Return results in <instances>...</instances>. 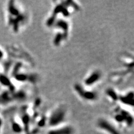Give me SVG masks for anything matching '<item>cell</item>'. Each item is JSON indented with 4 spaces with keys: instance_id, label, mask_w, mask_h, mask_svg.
Here are the masks:
<instances>
[{
    "instance_id": "6da1fadb",
    "label": "cell",
    "mask_w": 134,
    "mask_h": 134,
    "mask_svg": "<svg viewBox=\"0 0 134 134\" xmlns=\"http://www.w3.org/2000/svg\"><path fill=\"white\" fill-rule=\"evenodd\" d=\"M5 23L8 29L13 34L20 32L26 20V15L19 2H6L3 7Z\"/></svg>"
},
{
    "instance_id": "7a4b0ae2",
    "label": "cell",
    "mask_w": 134,
    "mask_h": 134,
    "mask_svg": "<svg viewBox=\"0 0 134 134\" xmlns=\"http://www.w3.org/2000/svg\"><path fill=\"white\" fill-rule=\"evenodd\" d=\"M67 112L63 107H58L55 109L49 116L48 124L52 128H57L64 122L66 117Z\"/></svg>"
},
{
    "instance_id": "3957f363",
    "label": "cell",
    "mask_w": 134,
    "mask_h": 134,
    "mask_svg": "<svg viewBox=\"0 0 134 134\" xmlns=\"http://www.w3.org/2000/svg\"><path fill=\"white\" fill-rule=\"evenodd\" d=\"M97 126L109 134H121L117 128L107 120L101 118L98 121Z\"/></svg>"
},
{
    "instance_id": "277c9868",
    "label": "cell",
    "mask_w": 134,
    "mask_h": 134,
    "mask_svg": "<svg viewBox=\"0 0 134 134\" xmlns=\"http://www.w3.org/2000/svg\"><path fill=\"white\" fill-rule=\"evenodd\" d=\"M74 89L77 92L78 94L81 97L88 101H93L97 98V94L93 92L88 91L86 90L80 84H76L74 86Z\"/></svg>"
},
{
    "instance_id": "5b68a950",
    "label": "cell",
    "mask_w": 134,
    "mask_h": 134,
    "mask_svg": "<svg viewBox=\"0 0 134 134\" xmlns=\"http://www.w3.org/2000/svg\"><path fill=\"white\" fill-rule=\"evenodd\" d=\"M74 129L72 126H66L55 128L49 131L47 134H73Z\"/></svg>"
},
{
    "instance_id": "8992f818",
    "label": "cell",
    "mask_w": 134,
    "mask_h": 134,
    "mask_svg": "<svg viewBox=\"0 0 134 134\" xmlns=\"http://www.w3.org/2000/svg\"><path fill=\"white\" fill-rule=\"evenodd\" d=\"M101 77V73L98 71H94L86 78L84 80V83L88 86H92L93 84L96 83L98 81H99Z\"/></svg>"
},
{
    "instance_id": "52a82bcc",
    "label": "cell",
    "mask_w": 134,
    "mask_h": 134,
    "mask_svg": "<svg viewBox=\"0 0 134 134\" xmlns=\"http://www.w3.org/2000/svg\"><path fill=\"white\" fill-rule=\"evenodd\" d=\"M120 99L124 103H128L130 105V103H133L134 102L133 99V93H128L126 96L120 97Z\"/></svg>"
},
{
    "instance_id": "ba28073f",
    "label": "cell",
    "mask_w": 134,
    "mask_h": 134,
    "mask_svg": "<svg viewBox=\"0 0 134 134\" xmlns=\"http://www.w3.org/2000/svg\"><path fill=\"white\" fill-rule=\"evenodd\" d=\"M6 58V52L5 50L1 46H0V70L2 68V65Z\"/></svg>"
},
{
    "instance_id": "9c48e42d",
    "label": "cell",
    "mask_w": 134,
    "mask_h": 134,
    "mask_svg": "<svg viewBox=\"0 0 134 134\" xmlns=\"http://www.w3.org/2000/svg\"><path fill=\"white\" fill-rule=\"evenodd\" d=\"M108 96H110V97L112 98L114 100H117L118 99L116 93H115L113 91V90H108ZM111 98V99H112Z\"/></svg>"
}]
</instances>
